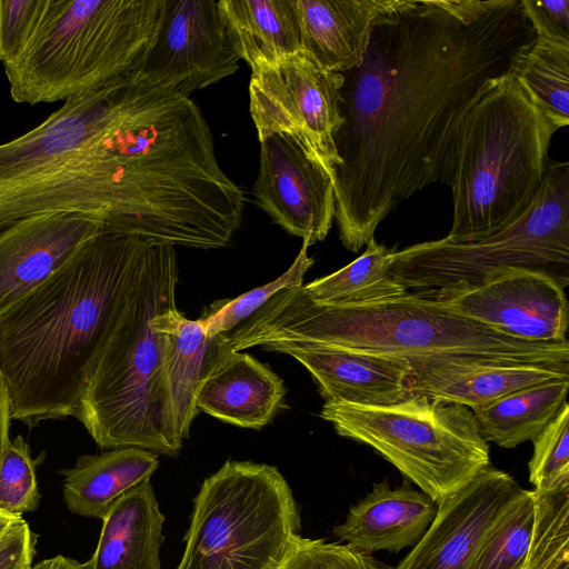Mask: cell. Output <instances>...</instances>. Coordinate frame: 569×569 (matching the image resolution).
<instances>
[{
  "instance_id": "17",
  "label": "cell",
  "mask_w": 569,
  "mask_h": 569,
  "mask_svg": "<svg viewBox=\"0 0 569 569\" xmlns=\"http://www.w3.org/2000/svg\"><path fill=\"white\" fill-rule=\"evenodd\" d=\"M261 348L299 361L325 401L388 406L412 395L411 367L401 358L318 343L279 342Z\"/></svg>"
},
{
  "instance_id": "18",
  "label": "cell",
  "mask_w": 569,
  "mask_h": 569,
  "mask_svg": "<svg viewBox=\"0 0 569 569\" xmlns=\"http://www.w3.org/2000/svg\"><path fill=\"white\" fill-rule=\"evenodd\" d=\"M282 379L249 353L233 350L227 333L212 338L196 406L226 423L260 430L283 405Z\"/></svg>"
},
{
  "instance_id": "15",
  "label": "cell",
  "mask_w": 569,
  "mask_h": 569,
  "mask_svg": "<svg viewBox=\"0 0 569 569\" xmlns=\"http://www.w3.org/2000/svg\"><path fill=\"white\" fill-rule=\"evenodd\" d=\"M523 488L491 465L437 503L411 551L391 569H471L487 532Z\"/></svg>"
},
{
  "instance_id": "21",
  "label": "cell",
  "mask_w": 569,
  "mask_h": 569,
  "mask_svg": "<svg viewBox=\"0 0 569 569\" xmlns=\"http://www.w3.org/2000/svg\"><path fill=\"white\" fill-rule=\"evenodd\" d=\"M151 325L163 340L164 427L169 443L178 455L197 413V391L212 338L199 319L186 318L170 307L156 315Z\"/></svg>"
},
{
  "instance_id": "36",
  "label": "cell",
  "mask_w": 569,
  "mask_h": 569,
  "mask_svg": "<svg viewBox=\"0 0 569 569\" xmlns=\"http://www.w3.org/2000/svg\"><path fill=\"white\" fill-rule=\"evenodd\" d=\"M535 36L569 43V0H520Z\"/></svg>"
},
{
  "instance_id": "32",
  "label": "cell",
  "mask_w": 569,
  "mask_h": 569,
  "mask_svg": "<svg viewBox=\"0 0 569 569\" xmlns=\"http://www.w3.org/2000/svg\"><path fill=\"white\" fill-rule=\"evenodd\" d=\"M529 481L540 495L569 492V406L532 440Z\"/></svg>"
},
{
  "instance_id": "35",
  "label": "cell",
  "mask_w": 569,
  "mask_h": 569,
  "mask_svg": "<svg viewBox=\"0 0 569 569\" xmlns=\"http://www.w3.org/2000/svg\"><path fill=\"white\" fill-rule=\"evenodd\" d=\"M47 1H0V62H9L24 50L40 23Z\"/></svg>"
},
{
  "instance_id": "38",
  "label": "cell",
  "mask_w": 569,
  "mask_h": 569,
  "mask_svg": "<svg viewBox=\"0 0 569 569\" xmlns=\"http://www.w3.org/2000/svg\"><path fill=\"white\" fill-rule=\"evenodd\" d=\"M11 421L10 398L3 375L0 370V459L10 442L9 429Z\"/></svg>"
},
{
  "instance_id": "31",
  "label": "cell",
  "mask_w": 569,
  "mask_h": 569,
  "mask_svg": "<svg viewBox=\"0 0 569 569\" xmlns=\"http://www.w3.org/2000/svg\"><path fill=\"white\" fill-rule=\"evenodd\" d=\"M309 242L302 240L301 249L292 264L280 277L263 286L224 301L204 318L199 319L206 335L214 338L237 328L266 305L274 295L287 288L301 287L303 277L313 264L308 256Z\"/></svg>"
},
{
  "instance_id": "2",
  "label": "cell",
  "mask_w": 569,
  "mask_h": 569,
  "mask_svg": "<svg viewBox=\"0 0 569 569\" xmlns=\"http://www.w3.org/2000/svg\"><path fill=\"white\" fill-rule=\"evenodd\" d=\"M150 242L102 230L0 315V370L11 419L34 427L76 415Z\"/></svg>"
},
{
  "instance_id": "40",
  "label": "cell",
  "mask_w": 569,
  "mask_h": 569,
  "mask_svg": "<svg viewBox=\"0 0 569 569\" xmlns=\"http://www.w3.org/2000/svg\"><path fill=\"white\" fill-rule=\"evenodd\" d=\"M21 516L13 515L0 509V537L8 530V528L20 518Z\"/></svg>"
},
{
  "instance_id": "4",
  "label": "cell",
  "mask_w": 569,
  "mask_h": 569,
  "mask_svg": "<svg viewBox=\"0 0 569 569\" xmlns=\"http://www.w3.org/2000/svg\"><path fill=\"white\" fill-rule=\"evenodd\" d=\"M178 280L174 247L150 242L74 415L102 449L177 456L164 427L163 340L151 320L176 306Z\"/></svg>"
},
{
  "instance_id": "13",
  "label": "cell",
  "mask_w": 569,
  "mask_h": 569,
  "mask_svg": "<svg viewBox=\"0 0 569 569\" xmlns=\"http://www.w3.org/2000/svg\"><path fill=\"white\" fill-rule=\"evenodd\" d=\"M421 293L516 339L568 340L569 306L565 288L543 272L505 268L476 284Z\"/></svg>"
},
{
  "instance_id": "16",
  "label": "cell",
  "mask_w": 569,
  "mask_h": 569,
  "mask_svg": "<svg viewBox=\"0 0 569 569\" xmlns=\"http://www.w3.org/2000/svg\"><path fill=\"white\" fill-rule=\"evenodd\" d=\"M104 230L83 212L31 216L0 231V315L66 264Z\"/></svg>"
},
{
  "instance_id": "29",
  "label": "cell",
  "mask_w": 569,
  "mask_h": 569,
  "mask_svg": "<svg viewBox=\"0 0 569 569\" xmlns=\"http://www.w3.org/2000/svg\"><path fill=\"white\" fill-rule=\"evenodd\" d=\"M536 517V491L522 489L487 532L471 569H525Z\"/></svg>"
},
{
  "instance_id": "30",
  "label": "cell",
  "mask_w": 569,
  "mask_h": 569,
  "mask_svg": "<svg viewBox=\"0 0 569 569\" xmlns=\"http://www.w3.org/2000/svg\"><path fill=\"white\" fill-rule=\"evenodd\" d=\"M567 568H569V492L557 495L536 492V517L525 569Z\"/></svg>"
},
{
  "instance_id": "9",
  "label": "cell",
  "mask_w": 569,
  "mask_h": 569,
  "mask_svg": "<svg viewBox=\"0 0 569 569\" xmlns=\"http://www.w3.org/2000/svg\"><path fill=\"white\" fill-rule=\"evenodd\" d=\"M300 527L277 467L228 460L194 497L177 569H279Z\"/></svg>"
},
{
  "instance_id": "22",
  "label": "cell",
  "mask_w": 569,
  "mask_h": 569,
  "mask_svg": "<svg viewBox=\"0 0 569 569\" xmlns=\"http://www.w3.org/2000/svg\"><path fill=\"white\" fill-rule=\"evenodd\" d=\"M86 569H161L164 517L150 480L120 496L103 516Z\"/></svg>"
},
{
  "instance_id": "41",
  "label": "cell",
  "mask_w": 569,
  "mask_h": 569,
  "mask_svg": "<svg viewBox=\"0 0 569 569\" xmlns=\"http://www.w3.org/2000/svg\"><path fill=\"white\" fill-rule=\"evenodd\" d=\"M567 569H569V568H567Z\"/></svg>"
},
{
  "instance_id": "14",
  "label": "cell",
  "mask_w": 569,
  "mask_h": 569,
  "mask_svg": "<svg viewBox=\"0 0 569 569\" xmlns=\"http://www.w3.org/2000/svg\"><path fill=\"white\" fill-rule=\"evenodd\" d=\"M259 141L257 204L288 233L310 246L322 241L335 219L331 177L292 134L272 133Z\"/></svg>"
},
{
  "instance_id": "39",
  "label": "cell",
  "mask_w": 569,
  "mask_h": 569,
  "mask_svg": "<svg viewBox=\"0 0 569 569\" xmlns=\"http://www.w3.org/2000/svg\"><path fill=\"white\" fill-rule=\"evenodd\" d=\"M30 569H86L83 563L78 562L74 559L64 557V556H56L53 558L44 559L38 562L34 567Z\"/></svg>"
},
{
  "instance_id": "3",
  "label": "cell",
  "mask_w": 569,
  "mask_h": 569,
  "mask_svg": "<svg viewBox=\"0 0 569 569\" xmlns=\"http://www.w3.org/2000/svg\"><path fill=\"white\" fill-rule=\"evenodd\" d=\"M233 350L318 343L401 358L411 373L475 363L569 367V341L512 338L421 292L360 305L312 301L301 287L274 295L227 335Z\"/></svg>"
},
{
  "instance_id": "5",
  "label": "cell",
  "mask_w": 569,
  "mask_h": 569,
  "mask_svg": "<svg viewBox=\"0 0 569 569\" xmlns=\"http://www.w3.org/2000/svg\"><path fill=\"white\" fill-rule=\"evenodd\" d=\"M559 128L513 71L493 80L466 113L450 182L451 242H473L517 221L531 207Z\"/></svg>"
},
{
  "instance_id": "25",
  "label": "cell",
  "mask_w": 569,
  "mask_h": 569,
  "mask_svg": "<svg viewBox=\"0 0 569 569\" xmlns=\"http://www.w3.org/2000/svg\"><path fill=\"white\" fill-rule=\"evenodd\" d=\"M234 50L254 71L302 52L295 0H220Z\"/></svg>"
},
{
  "instance_id": "6",
  "label": "cell",
  "mask_w": 569,
  "mask_h": 569,
  "mask_svg": "<svg viewBox=\"0 0 569 569\" xmlns=\"http://www.w3.org/2000/svg\"><path fill=\"white\" fill-rule=\"evenodd\" d=\"M134 77L70 99L36 128L0 143V231L52 212L92 213L106 223L112 192L103 138Z\"/></svg>"
},
{
  "instance_id": "19",
  "label": "cell",
  "mask_w": 569,
  "mask_h": 569,
  "mask_svg": "<svg viewBox=\"0 0 569 569\" xmlns=\"http://www.w3.org/2000/svg\"><path fill=\"white\" fill-rule=\"evenodd\" d=\"M436 512L437 503L408 480L398 487L382 480L350 507L332 531L357 551L398 553L419 541Z\"/></svg>"
},
{
  "instance_id": "7",
  "label": "cell",
  "mask_w": 569,
  "mask_h": 569,
  "mask_svg": "<svg viewBox=\"0 0 569 569\" xmlns=\"http://www.w3.org/2000/svg\"><path fill=\"white\" fill-rule=\"evenodd\" d=\"M162 0H48L24 50L3 64L10 97L68 101L137 76Z\"/></svg>"
},
{
  "instance_id": "37",
  "label": "cell",
  "mask_w": 569,
  "mask_h": 569,
  "mask_svg": "<svg viewBox=\"0 0 569 569\" xmlns=\"http://www.w3.org/2000/svg\"><path fill=\"white\" fill-rule=\"evenodd\" d=\"M33 555L32 532L20 517L0 537V569H30Z\"/></svg>"
},
{
  "instance_id": "20",
  "label": "cell",
  "mask_w": 569,
  "mask_h": 569,
  "mask_svg": "<svg viewBox=\"0 0 569 569\" xmlns=\"http://www.w3.org/2000/svg\"><path fill=\"white\" fill-rule=\"evenodd\" d=\"M397 0H295L302 50L321 68L360 66L378 18Z\"/></svg>"
},
{
  "instance_id": "12",
  "label": "cell",
  "mask_w": 569,
  "mask_h": 569,
  "mask_svg": "<svg viewBox=\"0 0 569 569\" xmlns=\"http://www.w3.org/2000/svg\"><path fill=\"white\" fill-rule=\"evenodd\" d=\"M224 14L214 0H162L137 78L189 97L238 70Z\"/></svg>"
},
{
  "instance_id": "33",
  "label": "cell",
  "mask_w": 569,
  "mask_h": 569,
  "mask_svg": "<svg viewBox=\"0 0 569 569\" xmlns=\"http://www.w3.org/2000/svg\"><path fill=\"white\" fill-rule=\"evenodd\" d=\"M36 460L22 436L10 440L0 459V509L20 516L37 509Z\"/></svg>"
},
{
  "instance_id": "24",
  "label": "cell",
  "mask_w": 569,
  "mask_h": 569,
  "mask_svg": "<svg viewBox=\"0 0 569 569\" xmlns=\"http://www.w3.org/2000/svg\"><path fill=\"white\" fill-rule=\"evenodd\" d=\"M158 466L157 453L133 447L80 456L61 471L66 505L79 516L102 519L120 496L150 480Z\"/></svg>"
},
{
  "instance_id": "34",
  "label": "cell",
  "mask_w": 569,
  "mask_h": 569,
  "mask_svg": "<svg viewBox=\"0 0 569 569\" xmlns=\"http://www.w3.org/2000/svg\"><path fill=\"white\" fill-rule=\"evenodd\" d=\"M279 569H391L371 555L339 542L298 535Z\"/></svg>"
},
{
  "instance_id": "27",
  "label": "cell",
  "mask_w": 569,
  "mask_h": 569,
  "mask_svg": "<svg viewBox=\"0 0 569 569\" xmlns=\"http://www.w3.org/2000/svg\"><path fill=\"white\" fill-rule=\"evenodd\" d=\"M365 252L338 271L302 286L303 292L320 305L346 306L396 298L408 292L389 273L395 249L372 238Z\"/></svg>"
},
{
  "instance_id": "11",
  "label": "cell",
  "mask_w": 569,
  "mask_h": 569,
  "mask_svg": "<svg viewBox=\"0 0 569 569\" xmlns=\"http://www.w3.org/2000/svg\"><path fill=\"white\" fill-rule=\"evenodd\" d=\"M342 83L341 73L325 70L303 51L252 71L250 114L258 139L292 134L332 179L340 163L335 137L343 122Z\"/></svg>"
},
{
  "instance_id": "10",
  "label": "cell",
  "mask_w": 569,
  "mask_h": 569,
  "mask_svg": "<svg viewBox=\"0 0 569 569\" xmlns=\"http://www.w3.org/2000/svg\"><path fill=\"white\" fill-rule=\"evenodd\" d=\"M519 268L569 284V163L550 160L531 207L506 229L473 242L446 238L395 251L390 276L407 291H436L481 282Z\"/></svg>"
},
{
  "instance_id": "28",
  "label": "cell",
  "mask_w": 569,
  "mask_h": 569,
  "mask_svg": "<svg viewBox=\"0 0 569 569\" xmlns=\"http://www.w3.org/2000/svg\"><path fill=\"white\" fill-rule=\"evenodd\" d=\"M511 71L559 129L569 124V43L536 37Z\"/></svg>"
},
{
  "instance_id": "26",
  "label": "cell",
  "mask_w": 569,
  "mask_h": 569,
  "mask_svg": "<svg viewBox=\"0 0 569 569\" xmlns=\"http://www.w3.org/2000/svg\"><path fill=\"white\" fill-rule=\"evenodd\" d=\"M569 379H556L509 393L472 410L487 442L512 449L532 441L568 403Z\"/></svg>"
},
{
  "instance_id": "1",
  "label": "cell",
  "mask_w": 569,
  "mask_h": 569,
  "mask_svg": "<svg viewBox=\"0 0 569 569\" xmlns=\"http://www.w3.org/2000/svg\"><path fill=\"white\" fill-rule=\"evenodd\" d=\"M536 36L520 0H397L342 72L335 219L358 252L423 188L450 186L462 120Z\"/></svg>"
},
{
  "instance_id": "23",
  "label": "cell",
  "mask_w": 569,
  "mask_h": 569,
  "mask_svg": "<svg viewBox=\"0 0 569 569\" xmlns=\"http://www.w3.org/2000/svg\"><path fill=\"white\" fill-rule=\"evenodd\" d=\"M556 379H569V367L531 363H475L412 372L409 388L471 410L509 393Z\"/></svg>"
},
{
  "instance_id": "8",
  "label": "cell",
  "mask_w": 569,
  "mask_h": 569,
  "mask_svg": "<svg viewBox=\"0 0 569 569\" xmlns=\"http://www.w3.org/2000/svg\"><path fill=\"white\" fill-rule=\"evenodd\" d=\"M320 417L366 445L436 503L490 466V449L471 409L412 393L388 406L325 401Z\"/></svg>"
}]
</instances>
